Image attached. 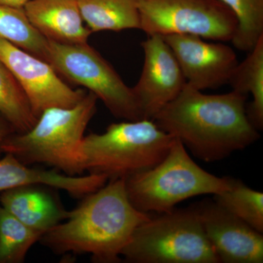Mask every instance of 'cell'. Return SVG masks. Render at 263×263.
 <instances>
[{"label": "cell", "instance_id": "cell-10", "mask_svg": "<svg viewBox=\"0 0 263 263\" xmlns=\"http://www.w3.org/2000/svg\"><path fill=\"white\" fill-rule=\"evenodd\" d=\"M144 62L139 80L132 88L142 119H152L179 96L186 81L164 38L148 36L141 43Z\"/></svg>", "mask_w": 263, "mask_h": 263}, {"label": "cell", "instance_id": "cell-1", "mask_svg": "<svg viewBox=\"0 0 263 263\" xmlns=\"http://www.w3.org/2000/svg\"><path fill=\"white\" fill-rule=\"evenodd\" d=\"M247 95H207L187 84L152 119L205 162L221 161L259 138L246 111Z\"/></svg>", "mask_w": 263, "mask_h": 263}, {"label": "cell", "instance_id": "cell-17", "mask_svg": "<svg viewBox=\"0 0 263 263\" xmlns=\"http://www.w3.org/2000/svg\"><path fill=\"white\" fill-rule=\"evenodd\" d=\"M243 62H238L229 83L233 91L252 96L246 109L249 122L257 130L263 127V36Z\"/></svg>", "mask_w": 263, "mask_h": 263}, {"label": "cell", "instance_id": "cell-7", "mask_svg": "<svg viewBox=\"0 0 263 263\" xmlns=\"http://www.w3.org/2000/svg\"><path fill=\"white\" fill-rule=\"evenodd\" d=\"M47 62L57 72L96 95L114 117L141 120L132 88L87 43L62 44L48 41Z\"/></svg>", "mask_w": 263, "mask_h": 263}, {"label": "cell", "instance_id": "cell-14", "mask_svg": "<svg viewBox=\"0 0 263 263\" xmlns=\"http://www.w3.org/2000/svg\"><path fill=\"white\" fill-rule=\"evenodd\" d=\"M23 9L33 27L48 41L82 44L91 34L84 26L77 0H30Z\"/></svg>", "mask_w": 263, "mask_h": 263}, {"label": "cell", "instance_id": "cell-12", "mask_svg": "<svg viewBox=\"0 0 263 263\" xmlns=\"http://www.w3.org/2000/svg\"><path fill=\"white\" fill-rule=\"evenodd\" d=\"M195 207L219 262H263L262 233L228 212L215 200H207Z\"/></svg>", "mask_w": 263, "mask_h": 263}, {"label": "cell", "instance_id": "cell-2", "mask_svg": "<svg viewBox=\"0 0 263 263\" xmlns=\"http://www.w3.org/2000/svg\"><path fill=\"white\" fill-rule=\"evenodd\" d=\"M151 218L133 206L124 179L108 180L39 241L57 254H89L94 262H119L135 230Z\"/></svg>", "mask_w": 263, "mask_h": 263}, {"label": "cell", "instance_id": "cell-4", "mask_svg": "<svg viewBox=\"0 0 263 263\" xmlns=\"http://www.w3.org/2000/svg\"><path fill=\"white\" fill-rule=\"evenodd\" d=\"M174 137L152 119L113 123L102 134L85 136L81 147L83 171L108 180L125 179L163 160Z\"/></svg>", "mask_w": 263, "mask_h": 263}, {"label": "cell", "instance_id": "cell-22", "mask_svg": "<svg viewBox=\"0 0 263 263\" xmlns=\"http://www.w3.org/2000/svg\"><path fill=\"white\" fill-rule=\"evenodd\" d=\"M234 14L237 27L231 42L249 52L263 36V0H220Z\"/></svg>", "mask_w": 263, "mask_h": 263}, {"label": "cell", "instance_id": "cell-8", "mask_svg": "<svg viewBox=\"0 0 263 263\" xmlns=\"http://www.w3.org/2000/svg\"><path fill=\"white\" fill-rule=\"evenodd\" d=\"M141 30L147 36L193 34L231 41L237 20L220 0H138Z\"/></svg>", "mask_w": 263, "mask_h": 263}, {"label": "cell", "instance_id": "cell-9", "mask_svg": "<svg viewBox=\"0 0 263 263\" xmlns=\"http://www.w3.org/2000/svg\"><path fill=\"white\" fill-rule=\"evenodd\" d=\"M0 61L18 81L37 119L48 108L75 106L87 93L66 84L48 62L3 39H0Z\"/></svg>", "mask_w": 263, "mask_h": 263}, {"label": "cell", "instance_id": "cell-13", "mask_svg": "<svg viewBox=\"0 0 263 263\" xmlns=\"http://www.w3.org/2000/svg\"><path fill=\"white\" fill-rule=\"evenodd\" d=\"M0 160V193L26 185H44L62 190L73 197H85L101 188L108 181L103 175L71 176L56 169L43 170L22 163L11 154Z\"/></svg>", "mask_w": 263, "mask_h": 263}, {"label": "cell", "instance_id": "cell-11", "mask_svg": "<svg viewBox=\"0 0 263 263\" xmlns=\"http://www.w3.org/2000/svg\"><path fill=\"white\" fill-rule=\"evenodd\" d=\"M164 41L179 62L186 84L203 91L228 84L238 61L224 42L209 43L193 34H170Z\"/></svg>", "mask_w": 263, "mask_h": 263}, {"label": "cell", "instance_id": "cell-19", "mask_svg": "<svg viewBox=\"0 0 263 263\" xmlns=\"http://www.w3.org/2000/svg\"><path fill=\"white\" fill-rule=\"evenodd\" d=\"M0 116L9 123L17 133L29 131L37 120L22 86L1 61Z\"/></svg>", "mask_w": 263, "mask_h": 263}, {"label": "cell", "instance_id": "cell-24", "mask_svg": "<svg viewBox=\"0 0 263 263\" xmlns=\"http://www.w3.org/2000/svg\"><path fill=\"white\" fill-rule=\"evenodd\" d=\"M30 0H0V5L11 8H23Z\"/></svg>", "mask_w": 263, "mask_h": 263}, {"label": "cell", "instance_id": "cell-15", "mask_svg": "<svg viewBox=\"0 0 263 263\" xmlns=\"http://www.w3.org/2000/svg\"><path fill=\"white\" fill-rule=\"evenodd\" d=\"M44 185H26L0 193V205L19 221L43 234L66 220L65 210L58 197Z\"/></svg>", "mask_w": 263, "mask_h": 263}, {"label": "cell", "instance_id": "cell-5", "mask_svg": "<svg viewBox=\"0 0 263 263\" xmlns=\"http://www.w3.org/2000/svg\"><path fill=\"white\" fill-rule=\"evenodd\" d=\"M233 178L218 177L200 167L181 142L175 138L160 163L124 179L128 199L140 212L163 214L177 204L202 195H218L229 190Z\"/></svg>", "mask_w": 263, "mask_h": 263}, {"label": "cell", "instance_id": "cell-3", "mask_svg": "<svg viewBox=\"0 0 263 263\" xmlns=\"http://www.w3.org/2000/svg\"><path fill=\"white\" fill-rule=\"evenodd\" d=\"M98 100L89 91L75 106L46 109L32 129L8 137L2 152L11 154L27 165L46 164L67 176H81V144L96 114Z\"/></svg>", "mask_w": 263, "mask_h": 263}, {"label": "cell", "instance_id": "cell-18", "mask_svg": "<svg viewBox=\"0 0 263 263\" xmlns=\"http://www.w3.org/2000/svg\"><path fill=\"white\" fill-rule=\"evenodd\" d=\"M0 39L47 62L48 40L33 27L23 8L0 5Z\"/></svg>", "mask_w": 263, "mask_h": 263}, {"label": "cell", "instance_id": "cell-6", "mask_svg": "<svg viewBox=\"0 0 263 263\" xmlns=\"http://www.w3.org/2000/svg\"><path fill=\"white\" fill-rule=\"evenodd\" d=\"M122 256L133 263H218L196 208L160 214L135 230Z\"/></svg>", "mask_w": 263, "mask_h": 263}, {"label": "cell", "instance_id": "cell-23", "mask_svg": "<svg viewBox=\"0 0 263 263\" xmlns=\"http://www.w3.org/2000/svg\"><path fill=\"white\" fill-rule=\"evenodd\" d=\"M14 133H15L14 129L12 127L9 123L0 116V154L3 153L1 148L3 143L8 137Z\"/></svg>", "mask_w": 263, "mask_h": 263}, {"label": "cell", "instance_id": "cell-16", "mask_svg": "<svg viewBox=\"0 0 263 263\" xmlns=\"http://www.w3.org/2000/svg\"><path fill=\"white\" fill-rule=\"evenodd\" d=\"M90 32L141 29L138 0H77Z\"/></svg>", "mask_w": 263, "mask_h": 263}, {"label": "cell", "instance_id": "cell-21", "mask_svg": "<svg viewBox=\"0 0 263 263\" xmlns=\"http://www.w3.org/2000/svg\"><path fill=\"white\" fill-rule=\"evenodd\" d=\"M214 200L228 212L263 233V194L233 180L231 187L214 195Z\"/></svg>", "mask_w": 263, "mask_h": 263}, {"label": "cell", "instance_id": "cell-20", "mask_svg": "<svg viewBox=\"0 0 263 263\" xmlns=\"http://www.w3.org/2000/svg\"><path fill=\"white\" fill-rule=\"evenodd\" d=\"M43 233L26 226L0 205V263H22Z\"/></svg>", "mask_w": 263, "mask_h": 263}]
</instances>
